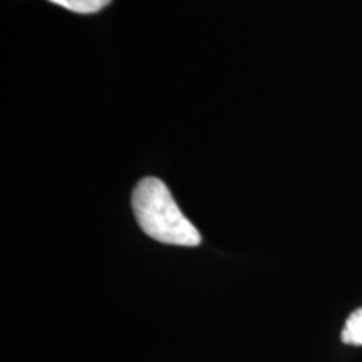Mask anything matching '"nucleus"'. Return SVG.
Masks as SVG:
<instances>
[{
  "label": "nucleus",
  "instance_id": "nucleus-1",
  "mask_svg": "<svg viewBox=\"0 0 362 362\" xmlns=\"http://www.w3.org/2000/svg\"><path fill=\"white\" fill-rule=\"evenodd\" d=\"M133 211L143 232L158 242L180 247L202 243L197 226L185 216L161 180L144 178L136 185Z\"/></svg>",
  "mask_w": 362,
  "mask_h": 362
},
{
  "label": "nucleus",
  "instance_id": "nucleus-2",
  "mask_svg": "<svg viewBox=\"0 0 362 362\" xmlns=\"http://www.w3.org/2000/svg\"><path fill=\"white\" fill-rule=\"evenodd\" d=\"M341 339L349 346H362V307L349 315L342 329Z\"/></svg>",
  "mask_w": 362,
  "mask_h": 362
},
{
  "label": "nucleus",
  "instance_id": "nucleus-3",
  "mask_svg": "<svg viewBox=\"0 0 362 362\" xmlns=\"http://www.w3.org/2000/svg\"><path fill=\"white\" fill-rule=\"evenodd\" d=\"M49 2L76 13H94L106 7L111 0H49Z\"/></svg>",
  "mask_w": 362,
  "mask_h": 362
}]
</instances>
